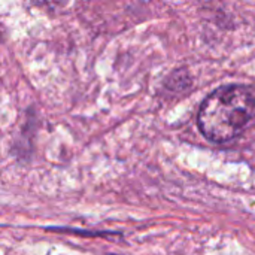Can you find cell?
<instances>
[{
	"mask_svg": "<svg viewBox=\"0 0 255 255\" xmlns=\"http://www.w3.org/2000/svg\"><path fill=\"white\" fill-rule=\"evenodd\" d=\"M255 120V88L244 84L223 85L212 91L197 114L200 133L214 143L242 134Z\"/></svg>",
	"mask_w": 255,
	"mask_h": 255,
	"instance_id": "1",
	"label": "cell"
},
{
	"mask_svg": "<svg viewBox=\"0 0 255 255\" xmlns=\"http://www.w3.org/2000/svg\"><path fill=\"white\" fill-rule=\"evenodd\" d=\"M54 232H69V233H76V235H88V236H111V235H117V233H90V232H78V230H72V229H49Z\"/></svg>",
	"mask_w": 255,
	"mask_h": 255,
	"instance_id": "2",
	"label": "cell"
}]
</instances>
